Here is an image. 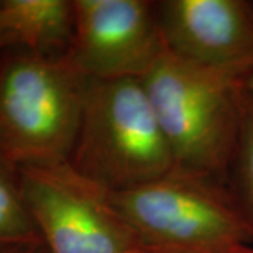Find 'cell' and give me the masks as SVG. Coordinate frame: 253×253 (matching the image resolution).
Instances as JSON below:
<instances>
[{
  "instance_id": "8992f818",
  "label": "cell",
  "mask_w": 253,
  "mask_h": 253,
  "mask_svg": "<svg viewBox=\"0 0 253 253\" xmlns=\"http://www.w3.org/2000/svg\"><path fill=\"white\" fill-rule=\"evenodd\" d=\"M68 58L89 79H142L166 51L156 1L73 0Z\"/></svg>"
},
{
  "instance_id": "ba28073f",
  "label": "cell",
  "mask_w": 253,
  "mask_h": 253,
  "mask_svg": "<svg viewBox=\"0 0 253 253\" xmlns=\"http://www.w3.org/2000/svg\"><path fill=\"white\" fill-rule=\"evenodd\" d=\"M3 49L45 56L69 52L75 33L73 0H0Z\"/></svg>"
},
{
  "instance_id": "30bf717a",
  "label": "cell",
  "mask_w": 253,
  "mask_h": 253,
  "mask_svg": "<svg viewBox=\"0 0 253 253\" xmlns=\"http://www.w3.org/2000/svg\"><path fill=\"white\" fill-rule=\"evenodd\" d=\"M41 239L24 197L20 168L0 152V245Z\"/></svg>"
},
{
  "instance_id": "4fadbf2b",
  "label": "cell",
  "mask_w": 253,
  "mask_h": 253,
  "mask_svg": "<svg viewBox=\"0 0 253 253\" xmlns=\"http://www.w3.org/2000/svg\"><path fill=\"white\" fill-rule=\"evenodd\" d=\"M1 33H3V30H1V13H0V52L3 51V41H1Z\"/></svg>"
},
{
  "instance_id": "6da1fadb",
  "label": "cell",
  "mask_w": 253,
  "mask_h": 253,
  "mask_svg": "<svg viewBox=\"0 0 253 253\" xmlns=\"http://www.w3.org/2000/svg\"><path fill=\"white\" fill-rule=\"evenodd\" d=\"M246 75L212 69L165 51L141 79L174 169L228 183Z\"/></svg>"
},
{
  "instance_id": "5b68a950",
  "label": "cell",
  "mask_w": 253,
  "mask_h": 253,
  "mask_svg": "<svg viewBox=\"0 0 253 253\" xmlns=\"http://www.w3.org/2000/svg\"><path fill=\"white\" fill-rule=\"evenodd\" d=\"M24 197L48 253H139L148 249L111 193L69 162L18 166Z\"/></svg>"
},
{
  "instance_id": "7a4b0ae2",
  "label": "cell",
  "mask_w": 253,
  "mask_h": 253,
  "mask_svg": "<svg viewBox=\"0 0 253 253\" xmlns=\"http://www.w3.org/2000/svg\"><path fill=\"white\" fill-rule=\"evenodd\" d=\"M89 78L63 56L0 52V152L17 166L68 162Z\"/></svg>"
},
{
  "instance_id": "5bb4252c",
  "label": "cell",
  "mask_w": 253,
  "mask_h": 253,
  "mask_svg": "<svg viewBox=\"0 0 253 253\" xmlns=\"http://www.w3.org/2000/svg\"><path fill=\"white\" fill-rule=\"evenodd\" d=\"M239 253H253V246H248V248L242 249Z\"/></svg>"
},
{
  "instance_id": "9a60e30c",
  "label": "cell",
  "mask_w": 253,
  "mask_h": 253,
  "mask_svg": "<svg viewBox=\"0 0 253 253\" xmlns=\"http://www.w3.org/2000/svg\"><path fill=\"white\" fill-rule=\"evenodd\" d=\"M139 253H165V252H158V251H152V249H144Z\"/></svg>"
},
{
  "instance_id": "52a82bcc",
  "label": "cell",
  "mask_w": 253,
  "mask_h": 253,
  "mask_svg": "<svg viewBox=\"0 0 253 253\" xmlns=\"http://www.w3.org/2000/svg\"><path fill=\"white\" fill-rule=\"evenodd\" d=\"M168 52L221 71L253 72V1H156Z\"/></svg>"
},
{
  "instance_id": "277c9868",
  "label": "cell",
  "mask_w": 253,
  "mask_h": 253,
  "mask_svg": "<svg viewBox=\"0 0 253 253\" xmlns=\"http://www.w3.org/2000/svg\"><path fill=\"white\" fill-rule=\"evenodd\" d=\"M142 244L165 253H239L253 235L228 183L173 169L111 193Z\"/></svg>"
},
{
  "instance_id": "8fae6325",
  "label": "cell",
  "mask_w": 253,
  "mask_h": 253,
  "mask_svg": "<svg viewBox=\"0 0 253 253\" xmlns=\"http://www.w3.org/2000/svg\"><path fill=\"white\" fill-rule=\"evenodd\" d=\"M0 253H48L42 239L18 242V244L0 245Z\"/></svg>"
},
{
  "instance_id": "7c38bea8",
  "label": "cell",
  "mask_w": 253,
  "mask_h": 253,
  "mask_svg": "<svg viewBox=\"0 0 253 253\" xmlns=\"http://www.w3.org/2000/svg\"><path fill=\"white\" fill-rule=\"evenodd\" d=\"M244 86L248 89V90L252 91L253 93V72L246 76V79L244 81Z\"/></svg>"
},
{
  "instance_id": "3957f363",
  "label": "cell",
  "mask_w": 253,
  "mask_h": 253,
  "mask_svg": "<svg viewBox=\"0 0 253 253\" xmlns=\"http://www.w3.org/2000/svg\"><path fill=\"white\" fill-rule=\"evenodd\" d=\"M69 165L110 193L135 189L174 169L141 79H90Z\"/></svg>"
},
{
  "instance_id": "9c48e42d",
  "label": "cell",
  "mask_w": 253,
  "mask_h": 253,
  "mask_svg": "<svg viewBox=\"0 0 253 253\" xmlns=\"http://www.w3.org/2000/svg\"><path fill=\"white\" fill-rule=\"evenodd\" d=\"M228 186L253 235V93L244 83L239 90V129Z\"/></svg>"
}]
</instances>
